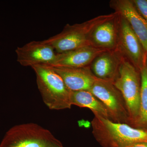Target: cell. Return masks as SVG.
Segmentation results:
<instances>
[{"label":"cell","mask_w":147,"mask_h":147,"mask_svg":"<svg viewBox=\"0 0 147 147\" xmlns=\"http://www.w3.org/2000/svg\"><path fill=\"white\" fill-rule=\"evenodd\" d=\"M91 124L93 135L102 147H125L134 143H147V129L96 116Z\"/></svg>","instance_id":"1"},{"label":"cell","mask_w":147,"mask_h":147,"mask_svg":"<svg viewBox=\"0 0 147 147\" xmlns=\"http://www.w3.org/2000/svg\"><path fill=\"white\" fill-rule=\"evenodd\" d=\"M35 73L38 88L42 100L50 110L70 109L71 92L59 74L46 65L32 67Z\"/></svg>","instance_id":"2"},{"label":"cell","mask_w":147,"mask_h":147,"mask_svg":"<svg viewBox=\"0 0 147 147\" xmlns=\"http://www.w3.org/2000/svg\"><path fill=\"white\" fill-rule=\"evenodd\" d=\"M0 147H64L52 132L36 123L17 125L6 132Z\"/></svg>","instance_id":"3"},{"label":"cell","mask_w":147,"mask_h":147,"mask_svg":"<svg viewBox=\"0 0 147 147\" xmlns=\"http://www.w3.org/2000/svg\"><path fill=\"white\" fill-rule=\"evenodd\" d=\"M113 13L100 15L81 24H67L59 33L44 40L58 54L90 45V36L95 27L110 18Z\"/></svg>","instance_id":"4"},{"label":"cell","mask_w":147,"mask_h":147,"mask_svg":"<svg viewBox=\"0 0 147 147\" xmlns=\"http://www.w3.org/2000/svg\"><path fill=\"white\" fill-rule=\"evenodd\" d=\"M113 83L125 101L130 126L136 128L140 106V71L125 58L120 67L118 75Z\"/></svg>","instance_id":"5"},{"label":"cell","mask_w":147,"mask_h":147,"mask_svg":"<svg viewBox=\"0 0 147 147\" xmlns=\"http://www.w3.org/2000/svg\"><path fill=\"white\" fill-rule=\"evenodd\" d=\"M98 98L108 110L111 121L130 125L125 101L113 82L96 79L88 91Z\"/></svg>","instance_id":"6"},{"label":"cell","mask_w":147,"mask_h":147,"mask_svg":"<svg viewBox=\"0 0 147 147\" xmlns=\"http://www.w3.org/2000/svg\"><path fill=\"white\" fill-rule=\"evenodd\" d=\"M119 15L118 41L117 48L124 57L140 71L146 65L147 54L127 21Z\"/></svg>","instance_id":"7"},{"label":"cell","mask_w":147,"mask_h":147,"mask_svg":"<svg viewBox=\"0 0 147 147\" xmlns=\"http://www.w3.org/2000/svg\"><path fill=\"white\" fill-rule=\"evenodd\" d=\"M15 52L18 62L23 66L31 67L37 65H50L57 55L53 46L44 40L31 41L17 47Z\"/></svg>","instance_id":"8"},{"label":"cell","mask_w":147,"mask_h":147,"mask_svg":"<svg viewBox=\"0 0 147 147\" xmlns=\"http://www.w3.org/2000/svg\"><path fill=\"white\" fill-rule=\"evenodd\" d=\"M119 28V15L115 12L95 27L90 36V45L103 50H115L117 48Z\"/></svg>","instance_id":"9"},{"label":"cell","mask_w":147,"mask_h":147,"mask_svg":"<svg viewBox=\"0 0 147 147\" xmlns=\"http://www.w3.org/2000/svg\"><path fill=\"white\" fill-rule=\"evenodd\" d=\"M110 7L126 20L147 54V22L137 11L131 0H113Z\"/></svg>","instance_id":"10"},{"label":"cell","mask_w":147,"mask_h":147,"mask_svg":"<svg viewBox=\"0 0 147 147\" xmlns=\"http://www.w3.org/2000/svg\"><path fill=\"white\" fill-rule=\"evenodd\" d=\"M105 51L107 50L88 45L57 53L53 63L48 66L55 68H80L90 66L95 58Z\"/></svg>","instance_id":"11"},{"label":"cell","mask_w":147,"mask_h":147,"mask_svg":"<svg viewBox=\"0 0 147 147\" xmlns=\"http://www.w3.org/2000/svg\"><path fill=\"white\" fill-rule=\"evenodd\" d=\"M124 58L117 48L107 50L95 58L90 67L98 79L113 82L118 75L120 67Z\"/></svg>","instance_id":"12"},{"label":"cell","mask_w":147,"mask_h":147,"mask_svg":"<svg viewBox=\"0 0 147 147\" xmlns=\"http://www.w3.org/2000/svg\"><path fill=\"white\" fill-rule=\"evenodd\" d=\"M52 68L72 92L89 91L97 79L92 72L90 66L80 68Z\"/></svg>","instance_id":"13"},{"label":"cell","mask_w":147,"mask_h":147,"mask_svg":"<svg viewBox=\"0 0 147 147\" xmlns=\"http://www.w3.org/2000/svg\"><path fill=\"white\" fill-rule=\"evenodd\" d=\"M71 105L90 109L94 116L111 120L107 108L98 98L88 91L71 92Z\"/></svg>","instance_id":"14"},{"label":"cell","mask_w":147,"mask_h":147,"mask_svg":"<svg viewBox=\"0 0 147 147\" xmlns=\"http://www.w3.org/2000/svg\"><path fill=\"white\" fill-rule=\"evenodd\" d=\"M141 92L139 118L136 128L147 129V68L145 65L140 70Z\"/></svg>","instance_id":"15"},{"label":"cell","mask_w":147,"mask_h":147,"mask_svg":"<svg viewBox=\"0 0 147 147\" xmlns=\"http://www.w3.org/2000/svg\"><path fill=\"white\" fill-rule=\"evenodd\" d=\"M137 11L147 22V0H131Z\"/></svg>","instance_id":"16"},{"label":"cell","mask_w":147,"mask_h":147,"mask_svg":"<svg viewBox=\"0 0 147 147\" xmlns=\"http://www.w3.org/2000/svg\"><path fill=\"white\" fill-rule=\"evenodd\" d=\"M125 147H147V143L139 142L129 145Z\"/></svg>","instance_id":"17"},{"label":"cell","mask_w":147,"mask_h":147,"mask_svg":"<svg viewBox=\"0 0 147 147\" xmlns=\"http://www.w3.org/2000/svg\"><path fill=\"white\" fill-rule=\"evenodd\" d=\"M146 66L147 68V55H146Z\"/></svg>","instance_id":"18"}]
</instances>
